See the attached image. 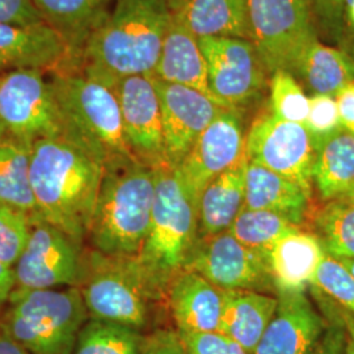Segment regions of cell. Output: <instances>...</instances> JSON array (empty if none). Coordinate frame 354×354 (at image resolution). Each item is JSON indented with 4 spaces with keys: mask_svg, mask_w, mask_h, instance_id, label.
Masks as SVG:
<instances>
[{
    "mask_svg": "<svg viewBox=\"0 0 354 354\" xmlns=\"http://www.w3.org/2000/svg\"><path fill=\"white\" fill-rule=\"evenodd\" d=\"M174 11V0H115L89 37L80 71L109 86L125 76L153 75Z\"/></svg>",
    "mask_w": 354,
    "mask_h": 354,
    "instance_id": "obj_1",
    "label": "cell"
},
{
    "mask_svg": "<svg viewBox=\"0 0 354 354\" xmlns=\"http://www.w3.org/2000/svg\"><path fill=\"white\" fill-rule=\"evenodd\" d=\"M104 174L99 162L70 142L38 140L30 150V183L38 214L83 247Z\"/></svg>",
    "mask_w": 354,
    "mask_h": 354,
    "instance_id": "obj_2",
    "label": "cell"
},
{
    "mask_svg": "<svg viewBox=\"0 0 354 354\" xmlns=\"http://www.w3.org/2000/svg\"><path fill=\"white\" fill-rule=\"evenodd\" d=\"M50 84L62 140L86 152L105 169L138 160L129 146L112 86L83 71H55Z\"/></svg>",
    "mask_w": 354,
    "mask_h": 354,
    "instance_id": "obj_3",
    "label": "cell"
},
{
    "mask_svg": "<svg viewBox=\"0 0 354 354\" xmlns=\"http://www.w3.org/2000/svg\"><path fill=\"white\" fill-rule=\"evenodd\" d=\"M153 200V168L138 160L106 168L87 235L93 251L138 257L151 225Z\"/></svg>",
    "mask_w": 354,
    "mask_h": 354,
    "instance_id": "obj_4",
    "label": "cell"
},
{
    "mask_svg": "<svg viewBox=\"0 0 354 354\" xmlns=\"http://www.w3.org/2000/svg\"><path fill=\"white\" fill-rule=\"evenodd\" d=\"M198 243L197 203L176 167L155 168V200L147 239L137 257L152 281L168 291Z\"/></svg>",
    "mask_w": 354,
    "mask_h": 354,
    "instance_id": "obj_5",
    "label": "cell"
},
{
    "mask_svg": "<svg viewBox=\"0 0 354 354\" xmlns=\"http://www.w3.org/2000/svg\"><path fill=\"white\" fill-rule=\"evenodd\" d=\"M7 304L0 324L30 354H71L89 319L79 286L15 289Z\"/></svg>",
    "mask_w": 354,
    "mask_h": 354,
    "instance_id": "obj_6",
    "label": "cell"
},
{
    "mask_svg": "<svg viewBox=\"0 0 354 354\" xmlns=\"http://www.w3.org/2000/svg\"><path fill=\"white\" fill-rule=\"evenodd\" d=\"M89 319L130 328H145L150 304L162 298L160 289L137 257H113L92 251L84 257L79 283Z\"/></svg>",
    "mask_w": 354,
    "mask_h": 354,
    "instance_id": "obj_7",
    "label": "cell"
},
{
    "mask_svg": "<svg viewBox=\"0 0 354 354\" xmlns=\"http://www.w3.org/2000/svg\"><path fill=\"white\" fill-rule=\"evenodd\" d=\"M251 41L268 74L294 71L304 49L319 39L310 0H248Z\"/></svg>",
    "mask_w": 354,
    "mask_h": 354,
    "instance_id": "obj_8",
    "label": "cell"
},
{
    "mask_svg": "<svg viewBox=\"0 0 354 354\" xmlns=\"http://www.w3.org/2000/svg\"><path fill=\"white\" fill-rule=\"evenodd\" d=\"M61 138V122L50 82L41 70L0 74V142L32 149L41 140Z\"/></svg>",
    "mask_w": 354,
    "mask_h": 354,
    "instance_id": "obj_9",
    "label": "cell"
},
{
    "mask_svg": "<svg viewBox=\"0 0 354 354\" xmlns=\"http://www.w3.org/2000/svg\"><path fill=\"white\" fill-rule=\"evenodd\" d=\"M84 251L68 235L39 214L30 215L26 248L13 266L16 289L37 290L79 286Z\"/></svg>",
    "mask_w": 354,
    "mask_h": 354,
    "instance_id": "obj_10",
    "label": "cell"
},
{
    "mask_svg": "<svg viewBox=\"0 0 354 354\" xmlns=\"http://www.w3.org/2000/svg\"><path fill=\"white\" fill-rule=\"evenodd\" d=\"M245 158L298 184L311 196L315 149L304 125L272 113L259 115L245 137Z\"/></svg>",
    "mask_w": 354,
    "mask_h": 354,
    "instance_id": "obj_11",
    "label": "cell"
},
{
    "mask_svg": "<svg viewBox=\"0 0 354 354\" xmlns=\"http://www.w3.org/2000/svg\"><path fill=\"white\" fill-rule=\"evenodd\" d=\"M198 41L207 67L209 88L222 108L238 109L261 93L269 74L252 41L235 37Z\"/></svg>",
    "mask_w": 354,
    "mask_h": 354,
    "instance_id": "obj_12",
    "label": "cell"
},
{
    "mask_svg": "<svg viewBox=\"0 0 354 354\" xmlns=\"http://www.w3.org/2000/svg\"><path fill=\"white\" fill-rule=\"evenodd\" d=\"M185 269L225 291L266 290L273 285L263 253L244 245L228 231L198 239Z\"/></svg>",
    "mask_w": 354,
    "mask_h": 354,
    "instance_id": "obj_13",
    "label": "cell"
},
{
    "mask_svg": "<svg viewBox=\"0 0 354 354\" xmlns=\"http://www.w3.org/2000/svg\"><path fill=\"white\" fill-rule=\"evenodd\" d=\"M129 146L140 163L151 168L167 167L162 108L152 75L125 76L115 80Z\"/></svg>",
    "mask_w": 354,
    "mask_h": 354,
    "instance_id": "obj_14",
    "label": "cell"
},
{
    "mask_svg": "<svg viewBox=\"0 0 354 354\" xmlns=\"http://www.w3.org/2000/svg\"><path fill=\"white\" fill-rule=\"evenodd\" d=\"M245 159V137L238 109L225 108L194 142L176 167L196 203L203 189L230 168Z\"/></svg>",
    "mask_w": 354,
    "mask_h": 354,
    "instance_id": "obj_15",
    "label": "cell"
},
{
    "mask_svg": "<svg viewBox=\"0 0 354 354\" xmlns=\"http://www.w3.org/2000/svg\"><path fill=\"white\" fill-rule=\"evenodd\" d=\"M152 77L162 108L167 160L178 167L203 130L225 108L196 89Z\"/></svg>",
    "mask_w": 354,
    "mask_h": 354,
    "instance_id": "obj_16",
    "label": "cell"
},
{
    "mask_svg": "<svg viewBox=\"0 0 354 354\" xmlns=\"http://www.w3.org/2000/svg\"><path fill=\"white\" fill-rule=\"evenodd\" d=\"M326 328L304 291L279 292L277 311L253 354H310Z\"/></svg>",
    "mask_w": 354,
    "mask_h": 354,
    "instance_id": "obj_17",
    "label": "cell"
},
{
    "mask_svg": "<svg viewBox=\"0 0 354 354\" xmlns=\"http://www.w3.org/2000/svg\"><path fill=\"white\" fill-rule=\"evenodd\" d=\"M67 67V46L51 26L0 23V74L23 68L66 71Z\"/></svg>",
    "mask_w": 354,
    "mask_h": 354,
    "instance_id": "obj_18",
    "label": "cell"
},
{
    "mask_svg": "<svg viewBox=\"0 0 354 354\" xmlns=\"http://www.w3.org/2000/svg\"><path fill=\"white\" fill-rule=\"evenodd\" d=\"M225 292L193 270L180 272L167 291L176 332H218Z\"/></svg>",
    "mask_w": 354,
    "mask_h": 354,
    "instance_id": "obj_19",
    "label": "cell"
},
{
    "mask_svg": "<svg viewBox=\"0 0 354 354\" xmlns=\"http://www.w3.org/2000/svg\"><path fill=\"white\" fill-rule=\"evenodd\" d=\"M113 0H33L44 21L61 37L68 50L66 71H80L83 51L92 33L102 26Z\"/></svg>",
    "mask_w": 354,
    "mask_h": 354,
    "instance_id": "obj_20",
    "label": "cell"
},
{
    "mask_svg": "<svg viewBox=\"0 0 354 354\" xmlns=\"http://www.w3.org/2000/svg\"><path fill=\"white\" fill-rule=\"evenodd\" d=\"M261 253L279 292H299L313 285L326 254L317 236L302 230L281 238Z\"/></svg>",
    "mask_w": 354,
    "mask_h": 354,
    "instance_id": "obj_21",
    "label": "cell"
},
{
    "mask_svg": "<svg viewBox=\"0 0 354 354\" xmlns=\"http://www.w3.org/2000/svg\"><path fill=\"white\" fill-rule=\"evenodd\" d=\"M153 76L167 83L196 89L214 100L207 83V67L200 41L177 19L175 11Z\"/></svg>",
    "mask_w": 354,
    "mask_h": 354,
    "instance_id": "obj_22",
    "label": "cell"
},
{
    "mask_svg": "<svg viewBox=\"0 0 354 354\" xmlns=\"http://www.w3.org/2000/svg\"><path fill=\"white\" fill-rule=\"evenodd\" d=\"M175 16L197 38L251 41L248 0H174Z\"/></svg>",
    "mask_w": 354,
    "mask_h": 354,
    "instance_id": "obj_23",
    "label": "cell"
},
{
    "mask_svg": "<svg viewBox=\"0 0 354 354\" xmlns=\"http://www.w3.org/2000/svg\"><path fill=\"white\" fill-rule=\"evenodd\" d=\"M279 307V297L253 290L225 292L219 330L254 353Z\"/></svg>",
    "mask_w": 354,
    "mask_h": 354,
    "instance_id": "obj_24",
    "label": "cell"
},
{
    "mask_svg": "<svg viewBox=\"0 0 354 354\" xmlns=\"http://www.w3.org/2000/svg\"><path fill=\"white\" fill-rule=\"evenodd\" d=\"M247 158L230 168L203 189L198 203V239L228 231L245 206Z\"/></svg>",
    "mask_w": 354,
    "mask_h": 354,
    "instance_id": "obj_25",
    "label": "cell"
},
{
    "mask_svg": "<svg viewBox=\"0 0 354 354\" xmlns=\"http://www.w3.org/2000/svg\"><path fill=\"white\" fill-rule=\"evenodd\" d=\"M310 194L298 184L263 165H245V209L266 210L299 225L307 212Z\"/></svg>",
    "mask_w": 354,
    "mask_h": 354,
    "instance_id": "obj_26",
    "label": "cell"
},
{
    "mask_svg": "<svg viewBox=\"0 0 354 354\" xmlns=\"http://www.w3.org/2000/svg\"><path fill=\"white\" fill-rule=\"evenodd\" d=\"M292 75L313 95L335 97L345 86L353 83L354 59L340 48L317 39L304 49Z\"/></svg>",
    "mask_w": 354,
    "mask_h": 354,
    "instance_id": "obj_27",
    "label": "cell"
},
{
    "mask_svg": "<svg viewBox=\"0 0 354 354\" xmlns=\"http://www.w3.org/2000/svg\"><path fill=\"white\" fill-rule=\"evenodd\" d=\"M313 180L320 197L332 201L354 184V136L342 130L324 142L315 153Z\"/></svg>",
    "mask_w": 354,
    "mask_h": 354,
    "instance_id": "obj_28",
    "label": "cell"
},
{
    "mask_svg": "<svg viewBox=\"0 0 354 354\" xmlns=\"http://www.w3.org/2000/svg\"><path fill=\"white\" fill-rule=\"evenodd\" d=\"M29 147L4 140L0 142V205L26 214H38L30 183Z\"/></svg>",
    "mask_w": 354,
    "mask_h": 354,
    "instance_id": "obj_29",
    "label": "cell"
},
{
    "mask_svg": "<svg viewBox=\"0 0 354 354\" xmlns=\"http://www.w3.org/2000/svg\"><path fill=\"white\" fill-rule=\"evenodd\" d=\"M147 337L138 329L88 319L76 339L71 354H143Z\"/></svg>",
    "mask_w": 354,
    "mask_h": 354,
    "instance_id": "obj_30",
    "label": "cell"
},
{
    "mask_svg": "<svg viewBox=\"0 0 354 354\" xmlns=\"http://www.w3.org/2000/svg\"><path fill=\"white\" fill-rule=\"evenodd\" d=\"M315 236L324 252L337 260H354V203L329 201L315 218Z\"/></svg>",
    "mask_w": 354,
    "mask_h": 354,
    "instance_id": "obj_31",
    "label": "cell"
},
{
    "mask_svg": "<svg viewBox=\"0 0 354 354\" xmlns=\"http://www.w3.org/2000/svg\"><path fill=\"white\" fill-rule=\"evenodd\" d=\"M299 230V225L283 215L244 207L228 232L244 245L264 252L281 238Z\"/></svg>",
    "mask_w": 354,
    "mask_h": 354,
    "instance_id": "obj_32",
    "label": "cell"
},
{
    "mask_svg": "<svg viewBox=\"0 0 354 354\" xmlns=\"http://www.w3.org/2000/svg\"><path fill=\"white\" fill-rule=\"evenodd\" d=\"M270 113L283 121L304 125L310 109V97L297 77L285 70H279L269 80Z\"/></svg>",
    "mask_w": 354,
    "mask_h": 354,
    "instance_id": "obj_33",
    "label": "cell"
},
{
    "mask_svg": "<svg viewBox=\"0 0 354 354\" xmlns=\"http://www.w3.org/2000/svg\"><path fill=\"white\" fill-rule=\"evenodd\" d=\"M317 288L354 317V276L340 260L324 254L313 281Z\"/></svg>",
    "mask_w": 354,
    "mask_h": 354,
    "instance_id": "obj_34",
    "label": "cell"
},
{
    "mask_svg": "<svg viewBox=\"0 0 354 354\" xmlns=\"http://www.w3.org/2000/svg\"><path fill=\"white\" fill-rule=\"evenodd\" d=\"M30 215L0 205V263L13 268L26 248Z\"/></svg>",
    "mask_w": 354,
    "mask_h": 354,
    "instance_id": "obj_35",
    "label": "cell"
},
{
    "mask_svg": "<svg viewBox=\"0 0 354 354\" xmlns=\"http://www.w3.org/2000/svg\"><path fill=\"white\" fill-rule=\"evenodd\" d=\"M304 127L311 137L317 153L324 142L344 130L336 99L328 95H311L308 115Z\"/></svg>",
    "mask_w": 354,
    "mask_h": 354,
    "instance_id": "obj_36",
    "label": "cell"
},
{
    "mask_svg": "<svg viewBox=\"0 0 354 354\" xmlns=\"http://www.w3.org/2000/svg\"><path fill=\"white\" fill-rule=\"evenodd\" d=\"M188 354H252L221 332H177Z\"/></svg>",
    "mask_w": 354,
    "mask_h": 354,
    "instance_id": "obj_37",
    "label": "cell"
},
{
    "mask_svg": "<svg viewBox=\"0 0 354 354\" xmlns=\"http://www.w3.org/2000/svg\"><path fill=\"white\" fill-rule=\"evenodd\" d=\"M317 21V32L339 44L342 35L344 0H310Z\"/></svg>",
    "mask_w": 354,
    "mask_h": 354,
    "instance_id": "obj_38",
    "label": "cell"
},
{
    "mask_svg": "<svg viewBox=\"0 0 354 354\" xmlns=\"http://www.w3.org/2000/svg\"><path fill=\"white\" fill-rule=\"evenodd\" d=\"M0 23L19 26L46 24L33 0H0Z\"/></svg>",
    "mask_w": 354,
    "mask_h": 354,
    "instance_id": "obj_39",
    "label": "cell"
},
{
    "mask_svg": "<svg viewBox=\"0 0 354 354\" xmlns=\"http://www.w3.org/2000/svg\"><path fill=\"white\" fill-rule=\"evenodd\" d=\"M328 317L327 328L310 354H344L345 352L346 329L340 311L337 313V317H332L330 314Z\"/></svg>",
    "mask_w": 354,
    "mask_h": 354,
    "instance_id": "obj_40",
    "label": "cell"
},
{
    "mask_svg": "<svg viewBox=\"0 0 354 354\" xmlns=\"http://www.w3.org/2000/svg\"><path fill=\"white\" fill-rule=\"evenodd\" d=\"M335 99L337 102L342 129L354 136V82L345 86Z\"/></svg>",
    "mask_w": 354,
    "mask_h": 354,
    "instance_id": "obj_41",
    "label": "cell"
},
{
    "mask_svg": "<svg viewBox=\"0 0 354 354\" xmlns=\"http://www.w3.org/2000/svg\"><path fill=\"white\" fill-rule=\"evenodd\" d=\"M337 48L346 51L354 59V0H344L342 35Z\"/></svg>",
    "mask_w": 354,
    "mask_h": 354,
    "instance_id": "obj_42",
    "label": "cell"
},
{
    "mask_svg": "<svg viewBox=\"0 0 354 354\" xmlns=\"http://www.w3.org/2000/svg\"><path fill=\"white\" fill-rule=\"evenodd\" d=\"M16 289V274L11 266L0 263V304H7Z\"/></svg>",
    "mask_w": 354,
    "mask_h": 354,
    "instance_id": "obj_43",
    "label": "cell"
},
{
    "mask_svg": "<svg viewBox=\"0 0 354 354\" xmlns=\"http://www.w3.org/2000/svg\"><path fill=\"white\" fill-rule=\"evenodd\" d=\"M159 333L165 346V354H188L184 345L180 342L177 332L160 330Z\"/></svg>",
    "mask_w": 354,
    "mask_h": 354,
    "instance_id": "obj_44",
    "label": "cell"
},
{
    "mask_svg": "<svg viewBox=\"0 0 354 354\" xmlns=\"http://www.w3.org/2000/svg\"><path fill=\"white\" fill-rule=\"evenodd\" d=\"M0 354H30L26 348H23L19 342H15L12 337L3 329L0 324Z\"/></svg>",
    "mask_w": 354,
    "mask_h": 354,
    "instance_id": "obj_45",
    "label": "cell"
},
{
    "mask_svg": "<svg viewBox=\"0 0 354 354\" xmlns=\"http://www.w3.org/2000/svg\"><path fill=\"white\" fill-rule=\"evenodd\" d=\"M345 329H346V344L344 354H354V317L345 310H340Z\"/></svg>",
    "mask_w": 354,
    "mask_h": 354,
    "instance_id": "obj_46",
    "label": "cell"
},
{
    "mask_svg": "<svg viewBox=\"0 0 354 354\" xmlns=\"http://www.w3.org/2000/svg\"><path fill=\"white\" fill-rule=\"evenodd\" d=\"M143 354H165V346L162 342L160 333L156 332L150 337H147L146 342V348H145V353Z\"/></svg>",
    "mask_w": 354,
    "mask_h": 354,
    "instance_id": "obj_47",
    "label": "cell"
},
{
    "mask_svg": "<svg viewBox=\"0 0 354 354\" xmlns=\"http://www.w3.org/2000/svg\"><path fill=\"white\" fill-rule=\"evenodd\" d=\"M340 198H344V200H346V201H349V203H354V184L351 187V189L348 190Z\"/></svg>",
    "mask_w": 354,
    "mask_h": 354,
    "instance_id": "obj_48",
    "label": "cell"
},
{
    "mask_svg": "<svg viewBox=\"0 0 354 354\" xmlns=\"http://www.w3.org/2000/svg\"><path fill=\"white\" fill-rule=\"evenodd\" d=\"M340 261L351 270V273L354 276V260H340Z\"/></svg>",
    "mask_w": 354,
    "mask_h": 354,
    "instance_id": "obj_49",
    "label": "cell"
}]
</instances>
